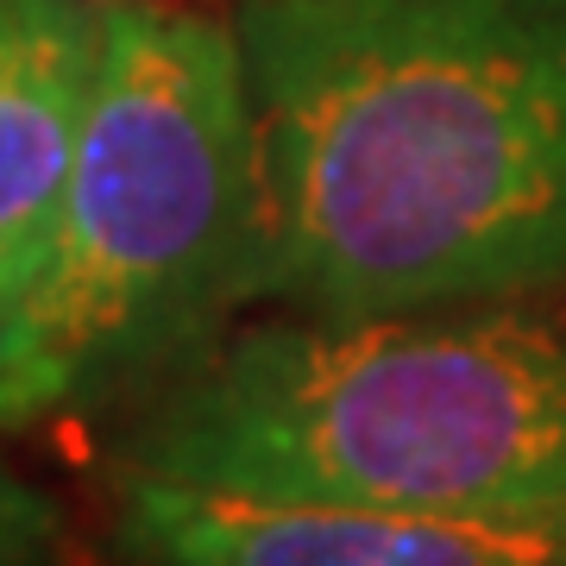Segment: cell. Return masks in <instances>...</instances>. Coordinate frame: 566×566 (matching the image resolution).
Returning <instances> with one entry per match:
<instances>
[{
	"mask_svg": "<svg viewBox=\"0 0 566 566\" xmlns=\"http://www.w3.org/2000/svg\"><path fill=\"white\" fill-rule=\"evenodd\" d=\"M240 303H259V151L240 39L114 7L57 240L20 296L44 416L177 365Z\"/></svg>",
	"mask_w": 566,
	"mask_h": 566,
	"instance_id": "3957f363",
	"label": "cell"
},
{
	"mask_svg": "<svg viewBox=\"0 0 566 566\" xmlns=\"http://www.w3.org/2000/svg\"><path fill=\"white\" fill-rule=\"evenodd\" d=\"M259 303L303 315L566 283V0H240Z\"/></svg>",
	"mask_w": 566,
	"mask_h": 566,
	"instance_id": "6da1fadb",
	"label": "cell"
},
{
	"mask_svg": "<svg viewBox=\"0 0 566 566\" xmlns=\"http://www.w3.org/2000/svg\"><path fill=\"white\" fill-rule=\"evenodd\" d=\"M126 472L283 504L566 510V308H296L208 334L139 416Z\"/></svg>",
	"mask_w": 566,
	"mask_h": 566,
	"instance_id": "7a4b0ae2",
	"label": "cell"
},
{
	"mask_svg": "<svg viewBox=\"0 0 566 566\" xmlns=\"http://www.w3.org/2000/svg\"><path fill=\"white\" fill-rule=\"evenodd\" d=\"M120 542L139 566H566V510L428 516L283 504L126 472Z\"/></svg>",
	"mask_w": 566,
	"mask_h": 566,
	"instance_id": "277c9868",
	"label": "cell"
},
{
	"mask_svg": "<svg viewBox=\"0 0 566 566\" xmlns=\"http://www.w3.org/2000/svg\"><path fill=\"white\" fill-rule=\"evenodd\" d=\"M39 416H44V397H39V378H32V353H25V308H20V290L0 277V428L39 422Z\"/></svg>",
	"mask_w": 566,
	"mask_h": 566,
	"instance_id": "52a82bcc",
	"label": "cell"
},
{
	"mask_svg": "<svg viewBox=\"0 0 566 566\" xmlns=\"http://www.w3.org/2000/svg\"><path fill=\"white\" fill-rule=\"evenodd\" d=\"M102 32L76 0H0V277L20 296L57 240Z\"/></svg>",
	"mask_w": 566,
	"mask_h": 566,
	"instance_id": "5b68a950",
	"label": "cell"
},
{
	"mask_svg": "<svg viewBox=\"0 0 566 566\" xmlns=\"http://www.w3.org/2000/svg\"><path fill=\"white\" fill-rule=\"evenodd\" d=\"M57 547V510L51 497L13 479L0 465V566H44Z\"/></svg>",
	"mask_w": 566,
	"mask_h": 566,
	"instance_id": "8992f818",
	"label": "cell"
}]
</instances>
